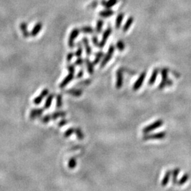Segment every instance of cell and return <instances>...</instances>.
<instances>
[{"label":"cell","instance_id":"1","mask_svg":"<svg viewBox=\"0 0 191 191\" xmlns=\"http://www.w3.org/2000/svg\"><path fill=\"white\" fill-rule=\"evenodd\" d=\"M163 125H164V121H163L162 120H157L154 122L153 123L146 126V127L142 130V132H143L144 134H148L149 132L156 130V129H158Z\"/></svg>","mask_w":191,"mask_h":191},{"label":"cell","instance_id":"2","mask_svg":"<svg viewBox=\"0 0 191 191\" xmlns=\"http://www.w3.org/2000/svg\"><path fill=\"white\" fill-rule=\"evenodd\" d=\"M114 50H115L114 45H110L109 48V50H108L107 54L105 55V56L104 57V58H103V59L102 63H101V68L104 67L105 66V64H106L110 61V59H111L113 55Z\"/></svg>","mask_w":191,"mask_h":191},{"label":"cell","instance_id":"3","mask_svg":"<svg viewBox=\"0 0 191 191\" xmlns=\"http://www.w3.org/2000/svg\"><path fill=\"white\" fill-rule=\"evenodd\" d=\"M166 137V132L164 131L154 134H145L143 137L144 140H150V139H162Z\"/></svg>","mask_w":191,"mask_h":191},{"label":"cell","instance_id":"4","mask_svg":"<svg viewBox=\"0 0 191 191\" xmlns=\"http://www.w3.org/2000/svg\"><path fill=\"white\" fill-rule=\"evenodd\" d=\"M80 32V30L78 29H73L72 32L70 33V37H69V40H68V45L70 48H73L74 45V40L77 37L79 36Z\"/></svg>","mask_w":191,"mask_h":191},{"label":"cell","instance_id":"5","mask_svg":"<svg viewBox=\"0 0 191 191\" xmlns=\"http://www.w3.org/2000/svg\"><path fill=\"white\" fill-rule=\"evenodd\" d=\"M146 75H147L146 72H143L141 74L139 75V78H138V79H137V81L135 82V83L134 84V85H133V87H132L133 90L137 91L138 89H139L140 87L142 86V84H143L144 80L145 79Z\"/></svg>","mask_w":191,"mask_h":191},{"label":"cell","instance_id":"6","mask_svg":"<svg viewBox=\"0 0 191 191\" xmlns=\"http://www.w3.org/2000/svg\"><path fill=\"white\" fill-rule=\"evenodd\" d=\"M123 85V71L118 70L116 73V88L120 89Z\"/></svg>","mask_w":191,"mask_h":191},{"label":"cell","instance_id":"7","mask_svg":"<svg viewBox=\"0 0 191 191\" xmlns=\"http://www.w3.org/2000/svg\"><path fill=\"white\" fill-rule=\"evenodd\" d=\"M162 81L160 83L159 86V89H163L164 87L167 85L168 81V70L166 69H162Z\"/></svg>","mask_w":191,"mask_h":191},{"label":"cell","instance_id":"8","mask_svg":"<svg viewBox=\"0 0 191 191\" xmlns=\"http://www.w3.org/2000/svg\"><path fill=\"white\" fill-rule=\"evenodd\" d=\"M111 32H112L111 28H108V29L105 30L104 33H103V35L102 37V40H101V41L99 43V45H98V47L103 48V46L105 45L108 38H109V36L110 35V34H111Z\"/></svg>","mask_w":191,"mask_h":191},{"label":"cell","instance_id":"9","mask_svg":"<svg viewBox=\"0 0 191 191\" xmlns=\"http://www.w3.org/2000/svg\"><path fill=\"white\" fill-rule=\"evenodd\" d=\"M73 79H74V73H70L63 80V82H61L60 84H59V87H60L61 89H63V88H64V87H65L69 83L72 81Z\"/></svg>","mask_w":191,"mask_h":191},{"label":"cell","instance_id":"10","mask_svg":"<svg viewBox=\"0 0 191 191\" xmlns=\"http://www.w3.org/2000/svg\"><path fill=\"white\" fill-rule=\"evenodd\" d=\"M42 27H43V25L40 22L37 23V24L35 25V26L33 27V29H32L31 33H30L31 34V36L33 37L36 36L39 33H40L41 29H42Z\"/></svg>","mask_w":191,"mask_h":191},{"label":"cell","instance_id":"11","mask_svg":"<svg viewBox=\"0 0 191 191\" xmlns=\"http://www.w3.org/2000/svg\"><path fill=\"white\" fill-rule=\"evenodd\" d=\"M20 29L22 31V34L23 36H24V38H29V37L31 36V34L29 33V31H28V26H27V24L25 22H23L21 23V24H20Z\"/></svg>","mask_w":191,"mask_h":191},{"label":"cell","instance_id":"12","mask_svg":"<svg viewBox=\"0 0 191 191\" xmlns=\"http://www.w3.org/2000/svg\"><path fill=\"white\" fill-rule=\"evenodd\" d=\"M66 93L70 95H72L75 97H79V96L82 95L83 91L81 89H69L66 91Z\"/></svg>","mask_w":191,"mask_h":191},{"label":"cell","instance_id":"13","mask_svg":"<svg viewBox=\"0 0 191 191\" xmlns=\"http://www.w3.org/2000/svg\"><path fill=\"white\" fill-rule=\"evenodd\" d=\"M181 170L176 168L173 170L172 171V176H173V178H172V183H173L174 185H178V176L179 173H180Z\"/></svg>","mask_w":191,"mask_h":191},{"label":"cell","instance_id":"14","mask_svg":"<svg viewBox=\"0 0 191 191\" xmlns=\"http://www.w3.org/2000/svg\"><path fill=\"white\" fill-rule=\"evenodd\" d=\"M85 63H86L87 70H88V72L90 74H93L94 72V63H92L89 60V59H86L84 60Z\"/></svg>","mask_w":191,"mask_h":191},{"label":"cell","instance_id":"15","mask_svg":"<svg viewBox=\"0 0 191 191\" xmlns=\"http://www.w3.org/2000/svg\"><path fill=\"white\" fill-rule=\"evenodd\" d=\"M82 42H83V44L84 45L85 49H86V55H88V56H89V55H91V46L89 45V40L86 38H84L82 39Z\"/></svg>","mask_w":191,"mask_h":191},{"label":"cell","instance_id":"16","mask_svg":"<svg viewBox=\"0 0 191 191\" xmlns=\"http://www.w3.org/2000/svg\"><path fill=\"white\" fill-rule=\"evenodd\" d=\"M118 2V0H109L108 2L105 1H102L101 4L103 6H105L106 9H110L114 5H116Z\"/></svg>","mask_w":191,"mask_h":191},{"label":"cell","instance_id":"17","mask_svg":"<svg viewBox=\"0 0 191 191\" xmlns=\"http://www.w3.org/2000/svg\"><path fill=\"white\" fill-rule=\"evenodd\" d=\"M172 174V172L171 171H167L166 172V174L164 176V178L162 181V185L163 187H165V186L167 185L168 183L169 182L170 180V176H171V174Z\"/></svg>","mask_w":191,"mask_h":191},{"label":"cell","instance_id":"18","mask_svg":"<svg viewBox=\"0 0 191 191\" xmlns=\"http://www.w3.org/2000/svg\"><path fill=\"white\" fill-rule=\"evenodd\" d=\"M158 74H159V70L158 69H155V70L153 71L152 74H151L150 79H149V82H148L149 85H153L154 84H155V82H156V78H157Z\"/></svg>","mask_w":191,"mask_h":191},{"label":"cell","instance_id":"19","mask_svg":"<svg viewBox=\"0 0 191 191\" xmlns=\"http://www.w3.org/2000/svg\"><path fill=\"white\" fill-rule=\"evenodd\" d=\"M48 93H49V91H48V89H44V90L41 92L40 95L38 97H37L35 98V100H34V103H40L41 102V101L43 100V98H44Z\"/></svg>","mask_w":191,"mask_h":191},{"label":"cell","instance_id":"20","mask_svg":"<svg viewBox=\"0 0 191 191\" xmlns=\"http://www.w3.org/2000/svg\"><path fill=\"white\" fill-rule=\"evenodd\" d=\"M133 21H134V18H132V17H129L128 18L127 21H126V23L125 24V25H124V26L123 28V30L124 32H126L128 31L129 29H130L131 25H132V24L133 23Z\"/></svg>","mask_w":191,"mask_h":191},{"label":"cell","instance_id":"21","mask_svg":"<svg viewBox=\"0 0 191 191\" xmlns=\"http://www.w3.org/2000/svg\"><path fill=\"white\" fill-rule=\"evenodd\" d=\"M124 18V13H119L118 15V17L116 18V28L117 29H120V27L121 26L122 22H123V20Z\"/></svg>","mask_w":191,"mask_h":191},{"label":"cell","instance_id":"22","mask_svg":"<svg viewBox=\"0 0 191 191\" xmlns=\"http://www.w3.org/2000/svg\"><path fill=\"white\" fill-rule=\"evenodd\" d=\"M113 13H114L113 11L110 10V9H107V10H104V11H101V12L99 13V14H100L101 17H104V18H107V17H110V16H113Z\"/></svg>","mask_w":191,"mask_h":191},{"label":"cell","instance_id":"23","mask_svg":"<svg viewBox=\"0 0 191 191\" xmlns=\"http://www.w3.org/2000/svg\"><path fill=\"white\" fill-rule=\"evenodd\" d=\"M77 160L74 157H71L70 159H69L68 162V167L70 168V169H74L77 166Z\"/></svg>","mask_w":191,"mask_h":191},{"label":"cell","instance_id":"24","mask_svg":"<svg viewBox=\"0 0 191 191\" xmlns=\"http://www.w3.org/2000/svg\"><path fill=\"white\" fill-rule=\"evenodd\" d=\"M74 132H75V134L76 135H77V138L80 140H82L84 138V133H83L82 130H81V129L79 128H77L76 129H74Z\"/></svg>","mask_w":191,"mask_h":191},{"label":"cell","instance_id":"25","mask_svg":"<svg viewBox=\"0 0 191 191\" xmlns=\"http://www.w3.org/2000/svg\"><path fill=\"white\" fill-rule=\"evenodd\" d=\"M81 32L84 33H88V34H91L94 33V30L92 29L91 27L90 26H83L81 30Z\"/></svg>","mask_w":191,"mask_h":191},{"label":"cell","instance_id":"26","mask_svg":"<svg viewBox=\"0 0 191 191\" xmlns=\"http://www.w3.org/2000/svg\"><path fill=\"white\" fill-rule=\"evenodd\" d=\"M188 178H189V176H188V175L187 174H184L183 176H182V178H181L180 180L178 181V185H183V184H185L188 181Z\"/></svg>","mask_w":191,"mask_h":191},{"label":"cell","instance_id":"27","mask_svg":"<svg viewBox=\"0 0 191 191\" xmlns=\"http://www.w3.org/2000/svg\"><path fill=\"white\" fill-rule=\"evenodd\" d=\"M53 97H54L53 94H50V95L48 96L47 101H46V102H45V109H48V108H50V105H51L52 101V99H53Z\"/></svg>","mask_w":191,"mask_h":191},{"label":"cell","instance_id":"28","mask_svg":"<svg viewBox=\"0 0 191 191\" xmlns=\"http://www.w3.org/2000/svg\"><path fill=\"white\" fill-rule=\"evenodd\" d=\"M103 26V21L102 20H98L96 24V33H100L102 31V28Z\"/></svg>","mask_w":191,"mask_h":191},{"label":"cell","instance_id":"29","mask_svg":"<svg viewBox=\"0 0 191 191\" xmlns=\"http://www.w3.org/2000/svg\"><path fill=\"white\" fill-rule=\"evenodd\" d=\"M67 115V113L66 112H64V111H58V112H56L55 113L52 115V118L54 119H56L57 118H59V117H64Z\"/></svg>","mask_w":191,"mask_h":191},{"label":"cell","instance_id":"30","mask_svg":"<svg viewBox=\"0 0 191 191\" xmlns=\"http://www.w3.org/2000/svg\"><path fill=\"white\" fill-rule=\"evenodd\" d=\"M103 55V52H98V53L96 55L95 59H94V63H93L94 64H98V63H99V61L101 60V59L102 58Z\"/></svg>","mask_w":191,"mask_h":191},{"label":"cell","instance_id":"31","mask_svg":"<svg viewBox=\"0 0 191 191\" xmlns=\"http://www.w3.org/2000/svg\"><path fill=\"white\" fill-rule=\"evenodd\" d=\"M116 47L120 51H123L125 49V44H124L123 40H118V43H116Z\"/></svg>","mask_w":191,"mask_h":191},{"label":"cell","instance_id":"32","mask_svg":"<svg viewBox=\"0 0 191 191\" xmlns=\"http://www.w3.org/2000/svg\"><path fill=\"white\" fill-rule=\"evenodd\" d=\"M63 105V97H62V95H58L57 96V109H59V108L62 107Z\"/></svg>","mask_w":191,"mask_h":191},{"label":"cell","instance_id":"33","mask_svg":"<svg viewBox=\"0 0 191 191\" xmlns=\"http://www.w3.org/2000/svg\"><path fill=\"white\" fill-rule=\"evenodd\" d=\"M74 132V128H69L68 130H67L65 132H64V136L65 137H69L70 136H71V135H72Z\"/></svg>","mask_w":191,"mask_h":191},{"label":"cell","instance_id":"34","mask_svg":"<svg viewBox=\"0 0 191 191\" xmlns=\"http://www.w3.org/2000/svg\"><path fill=\"white\" fill-rule=\"evenodd\" d=\"M91 82V79H86L83 82H80L79 84H78V85H79V86H84V85H86H86L90 84Z\"/></svg>","mask_w":191,"mask_h":191},{"label":"cell","instance_id":"35","mask_svg":"<svg viewBox=\"0 0 191 191\" xmlns=\"http://www.w3.org/2000/svg\"><path fill=\"white\" fill-rule=\"evenodd\" d=\"M92 43H93V44L94 45L98 46V45H99V42H98V38L96 36L92 37Z\"/></svg>","mask_w":191,"mask_h":191},{"label":"cell","instance_id":"36","mask_svg":"<svg viewBox=\"0 0 191 191\" xmlns=\"http://www.w3.org/2000/svg\"><path fill=\"white\" fill-rule=\"evenodd\" d=\"M82 54V48L79 45V48H78V50H77V52H76L75 55L77 57H81Z\"/></svg>","mask_w":191,"mask_h":191},{"label":"cell","instance_id":"37","mask_svg":"<svg viewBox=\"0 0 191 191\" xmlns=\"http://www.w3.org/2000/svg\"><path fill=\"white\" fill-rule=\"evenodd\" d=\"M74 53L73 52H69V53L67 54V61L68 62V63H70V62L72 60V59L73 58V57H74Z\"/></svg>","mask_w":191,"mask_h":191},{"label":"cell","instance_id":"38","mask_svg":"<svg viewBox=\"0 0 191 191\" xmlns=\"http://www.w3.org/2000/svg\"><path fill=\"white\" fill-rule=\"evenodd\" d=\"M67 70H69V72L70 73H74L75 67L73 65H69L67 66Z\"/></svg>","mask_w":191,"mask_h":191},{"label":"cell","instance_id":"39","mask_svg":"<svg viewBox=\"0 0 191 191\" xmlns=\"http://www.w3.org/2000/svg\"><path fill=\"white\" fill-rule=\"evenodd\" d=\"M83 63H84V59L82 58H79L75 62L74 64H77V65H82Z\"/></svg>","mask_w":191,"mask_h":191},{"label":"cell","instance_id":"40","mask_svg":"<svg viewBox=\"0 0 191 191\" xmlns=\"http://www.w3.org/2000/svg\"><path fill=\"white\" fill-rule=\"evenodd\" d=\"M68 122L67 120H61L60 122H59V126H63V125H65L66 124H67Z\"/></svg>","mask_w":191,"mask_h":191},{"label":"cell","instance_id":"41","mask_svg":"<svg viewBox=\"0 0 191 191\" xmlns=\"http://www.w3.org/2000/svg\"><path fill=\"white\" fill-rule=\"evenodd\" d=\"M83 75H84V72H83V70H80L79 72V73L77 74V77H77V79H79V78H82V76H83Z\"/></svg>","mask_w":191,"mask_h":191}]
</instances>
